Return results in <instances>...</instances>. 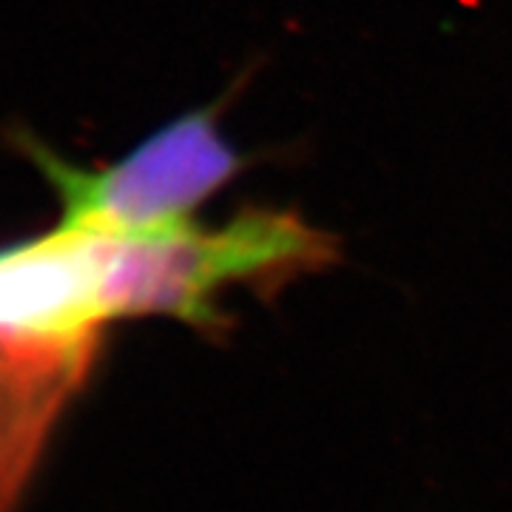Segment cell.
Wrapping results in <instances>:
<instances>
[{
  "label": "cell",
  "mask_w": 512,
  "mask_h": 512,
  "mask_svg": "<svg viewBox=\"0 0 512 512\" xmlns=\"http://www.w3.org/2000/svg\"><path fill=\"white\" fill-rule=\"evenodd\" d=\"M29 157L55 185L63 222L131 237L197 225L202 202L245 168V157L222 131V100L168 120L123 160L103 168H77L35 143Z\"/></svg>",
  "instance_id": "obj_1"
},
{
  "label": "cell",
  "mask_w": 512,
  "mask_h": 512,
  "mask_svg": "<svg viewBox=\"0 0 512 512\" xmlns=\"http://www.w3.org/2000/svg\"><path fill=\"white\" fill-rule=\"evenodd\" d=\"M148 316L140 237L63 222L0 248V333L103 345L117 319Z\"/></svg>",
  "instance_id": "obj_2"
},
{
  "label": "cell",
  "mask_w": 512,
  "mask_h": 512,
  "mask_svg": "<svg viewBox=\"0 0 512 512\" xmlns=\"http://www.w3.org/2000/svg\"><path fill=\"white\" fill-rule=\"evenodd\" d=\"M100 348L0 333V512H12Z\"/></svg>",
  "instance_id": "obj_3"
}]
</instances>
